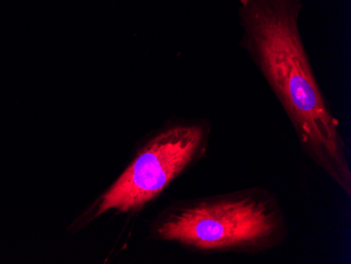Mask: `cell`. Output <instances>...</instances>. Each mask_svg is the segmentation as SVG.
<instances>
[{"mask_svg":"<svg viewBox=\"0 0 351 264\" xmlns=\"http://www.w3.org/2000/svg\"><path fill=\"white\" fill-rule=\"evenodd\" d=\"M240 45L273 92L309 160L350 198L346 141L300 31L302 0H236Z\"/></svg>","mask_w":351,"mask_h":264,"instance_id":"obj_1","label":"cell"},{"mask_svg":"<svg viewBox=\"0 0 351 264\" xmlns=\"http://www.w3.org/2000/svg\"><path fill=\"white\" fill-rule=\"evenodd\" d=\"M152 230L157 239L203 254L259 255L289 235L279 197L263 187L178 202L158 216Z\"/></svg>","mask_w":351,"mask_h":264,"instance_id":"obj_2","label":"cell"},{"mask_svg":"<svg viewBox=\"0 0 351 264\" xmlns=\"http://www.w3.org/2000/svg\"><path fill=\"white\" fill-rule=\"evenodd\" d=\"M212 131V123L202 119L158 132L98 200L95 216L112 210L124 214L141 211L206 155Z\"/></svg>","mask_w":351,"mask_h":264,"instance_id":"obj_3","label":"cell"}]
</instances>
